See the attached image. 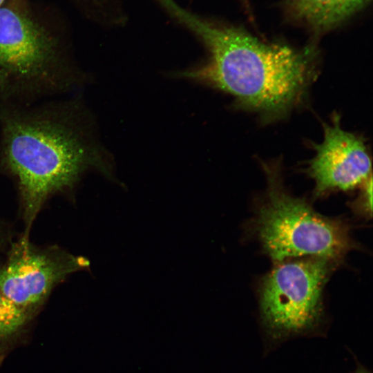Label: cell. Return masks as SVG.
Wrapping results in <instances>:
<instances>
[{
    "label": "cell",
    "mask_w": 373,
    "mask_h": 373,
    "mask_svg": "<svg viewBox=\"0 0 373 373\" xmlns=\"http://www.w3.org/2000/svg\"><path fill=\"white\" fill-rule=\"evenodd\" d=\"M265 200L258 210L256 230L262 245L276 262L305 255L334 259L352 247L341 222L314 211L306 202L289 194L281 184L278 168L265 166Z\"/></svg>",
    "instance_id": "4"
},
{
    "label": "cell",
    "mask_w": 373,
    "mask_h": 373,
    "mask_svg": "<svg viewBox=\"0 0 373 373\" xmlns=\"http://www.w3.org/2000/svg\"><path fill=\"white\" fill-rule=\"evenodd\" d=\"M359 373H364V372H359Z\"/></svg>",
    "instance_id": "12"
},
{
    "label": "cell",
    "mask_w": 373,
    "mask_h": 373,
    "mask_svg": "<svg viewBox=\"0 0 373 373\" xmlns=\"http://www.w3.org/2000/svg\"><path fill=\"white\" fill-rule=\"evenodd\" d=\"M31 318L0 291V363Z\"/></svg>",
    "instance_id": "9"
},
{
    "label": "cell",
    "mask_w": 373,
    "mask_h": 373,
    "mask_svg": "<svg viewBox=\"0 0 373 373\" xmlns=\"http://www.w3.org/2000/svg\"><path fill=\"white\" fill-rule=\"evenodd\" d=\"M57 40L28 14L0 6V95L6 99L65 91L77 82Z\"/></svg>",
    "instance_id": "3"
},
{
    "label": "cell",
    "mask_w": 373,
    "mask_h": 373,
    "mask_svg": "<svg viewBox=\"0 0 373 373\" xmlns=\"http://www.w3.org/2000/svg\"><path fill=\"white\" fill-rule=\"evenodd\" d=\"M323 140L314 144L315 155L308 173L315 182V193L347 191L364 183L371 175V160L359 136L343 130L338 115L323 125Z\"/></svg>",
    "instance_id": "7"
},
{
    "label": "cell",
    "mask_w": 373,
    "mask_h": 373,
    "mask_svg": "<svg viewBox=\"0 0 373 373\" xmlns=\"http://www.w3.org/2000/svg\"><path fill=\"white\" fill-rule=\"evenodd\" d=\"M202 41L207 61L175 76L233 97L240 108L266 120L278 119L300 102L314 75V50L263 42L246 30L195 15L174 0H156Z\"/></svg>",
    "instance_id": "1"
},
{
    "label": "cell",
    "mask_w": 373,
    "mask_h": 373,
    "mask_svg": "<svg viewBox=\"0 0 373 373\" xmlns=\"http://www.w3.org/2000/svg\"><path fill=\"white\" fill-rule=\"evenodd\" d=\"M88 265L85 258L37 249L23 237L0 269V291L32 316L57 284Z\"/></svg>",
    "instance_id": "6"
},
{
    "label": "cell",
    "mask_w": 373,
    "mask_h": 373,
    "mask_svg": "<svg viewBox=\"0 0 373 373\" xmlns=\"http://www.w3.org/2000/svg\"><path fill=\"white\" fill-rule=\"evenodd\" d=\"M370 0H285L294 19L317 32L334 28L366 6Z\"/></svg>",
    "instance_id": "8"
},
{
    "label": "cell",
    "mask_w": 373,
    "mask_h": 373,
    "mask_svg": "<svg viewBox=\"0 0 373 373\" xmlns=\"http://www.w3.org/2000/svg\"><path fill=\"white\" fill-rule=\"evenodd\" d=\"M4 0H0V6H1V4L3 2Z\"/></svg>",
    "instance_id": "11"
},
{
    "label": "cell",
    "mask_w": 373,
    "mask_h": 373,
    "mask_svg": "<svg viewBox=\"0 0 373 373\" xmlns=\"http://www.w3.org/2000/svg\"><path fill=\"white\" fill-rule=\"evenodd\" d=\"M0 127L1 164L18 181L27 231L46 199L72 186L86 170L112 175L90 119L75 101L37 108L3 106Z\"/></svg>",
    "instance_id": "2"
},
{
    "label": "cell",
    "mask_w": 373,
    "mask_h": 373,
    "mask_svg": "<svg viewBox=\"0 0 373 373\" xmlns=\"http://www.w3.org/2000/svg\"><path fill=\"white\" fill-rule=\"evenodd\" d=\"M330 259L314 256L280 263L263 279L260 307L273 329L294 332L316 319Z\"/></svg>",
    "instance_id": "5"
},
{
    "label": "cell",
    "mask_w": 373,
    "mask_h": 373,
    "mask_svg": "<svg viewBox=\"0 0 373 373\" xmlns=\"http://www.w3.org/2000/svg\"><path fill=\"white\" fill-rule=\"evenodd\" d=\"M364 188L361 195V207L365 213L372 215V175L363 183Z\"/></svg>",
    "instance_id": "10"
}]
</instances>
